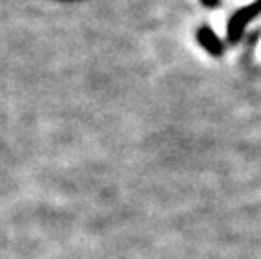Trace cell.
Returning <instances> with one entry per match:
<instances>
[{
    "instance_id": "6da1fadb",
    "label": "cell",
    "mask_w": 261,
    "mask_h": 259,
    "mask_svg": "<svg viewBox=\"0 0 261 259\" xmlns=\"http://www.w3.org/2000/svg\"><path fill=\"white\" fill-rule=\"evenodd\" d=\"M257 59H259V61H261V45H259V47H257Z\"/></svg>"
}]
</instances>
